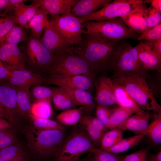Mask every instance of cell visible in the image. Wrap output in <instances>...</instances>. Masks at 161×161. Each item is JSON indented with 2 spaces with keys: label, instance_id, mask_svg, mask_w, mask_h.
I'll use <instances>...</instances> for the list:
<instances>
[{
  "label": "cell",
  "instance_id": "cell-18",
  "mask_svg": "<svg viewBox=\"0 0 161 161\" xmlns=\"http://www.w3.org/2000/svg\"><path fill=\"white\" fill-rule=\"evenodd\" d=\"M147 8L143 1L130 13L121 17L129 29L138 35L143 33L148 28L144 16Z\"/></svg>",
  "mask_w": 161,
  "mask_h": 161
},
{
  "label": "cell",
  "instance_id": "cell-37",
  "mask_svg": "<svg viewBox=\"0 0 161 161\" xmlns=\"http://www.w3.org/2000/svg\"><path fill=\"white\" fill-rule=\"evenodd\" d=\"M24 154L20 145L16 143L0 150V157L4 161H10Z\"/></svg>",
  "mask_w": 161,
  "mask_h": 161
},
{
  "label": "cell",
  "instance_id": "cell-49",
  "mask_svg": "<svg viewBox=\"0 0 161 161\" xmlns=\"http://www.w3.org/2000/svg\"><path fill=\"white\" fill-rule=\"evenodd\" d=\"M13 125L7 120L0 117V131L12 129Z\"/></svg>",
  "mask_w": 161,
  "mask_h": 161
},
{
  "label": "cell",
  "instance_id": "cell-14",
  "mask_svg": "<svg viewBox=\"0 0 161 161\" xmlns=\"http://www.w3.org/2000/svg\"><path fill=\"white\" fill-rule=\"evenodd\" d=\"M0 59L10 71L26 69L24 55L17 45H0Z\"/></svg>",
  "mask_w": 161,
  "mask_h": 161
},
{
  "label": "cell",
  "instance_id": "cell-48",
  "mask_svg": "<svg viewBox=\"0 0 161 161\" xmlns=\"http://www.w3.org/2000/svg\"><path fill=\"white\" fill-rule=\"evenodd\" d=\"M10 73L4 64L0 59V81H6Z\"/></svg>",
  "mask_w": 161,
  "mask_h": 161
},
{
  "label": "cell",
  "instance_id": "cell-36",
  "mask_svg": "<svg viewBox=\"0 0 161 161\" xmlns=\"http://www.w3.org/2000/svg\"><path fill=\"white\" fill-rule=\"evenodd\" d=\"M89 152L91 154L94 161H121L123 157L118 154L96 147L91 149Z\"/></svg>",
  "mask_w": 161,
  "mask_h": 161
},
{
  "label": "cell",
  "instance_id": "cell-20",
  "mask_svg": "<svg viewBox=\"0 0 161 161\" xmlns=\"http://www.w3.org/2000/svg\"><path fill=\"white\" fill-rule=\"evenodd\" d=\"M40 8L48 15L54 17L71 13L77 0H37Z\"/></svg>",
  "mask_w": 161,
  "mask_h": 161
},
{
  "label": "cell",
  "instance_id": "cell-25",
  "mask_svg": "<svg viewBox=\"0 0 161 161\" xmlns=\"http://www.w3.org/2000/svg\"><path fill=\"white\" fill-rule=\"evenodd\" d=\"M52 89L51 100L57 110L64 111L78 106L70 95L63 88L59 87Z\"/></svg>",
  "mask_w": 161,
  "mask_h": 161
},
{
  "label": "cell",
  "instance_id": "cell-5",
  "mask_svg": "<svg viewBox=\"0 0 161 161\" xmlns=\"http://www.w3.org/2000/svg\"><path fill=\"white\" fill-rule=\"evenodd\" d=\"M74 126L55 155V161H74L95 147L84 129L78 124Z\"/></svg>",
  "mask_w": 161,
  "mask_h": 161
},
{
  "label": "cell",
  "instance_id": "cell-16",
  "mask_svg": "<svg viewBox=\"0 0 161 161\" xmlns=\"http://www.w3.org/2000/svg\"><path fill=\"white\" fill-rule=\"evenodd\" d=\"M78 124L86 131L95 147L99 148L102 137L108 129L96 117L83 116Z\"/></svg>",
  "mask_w": 161,
  "mask_h": 161
},
{
  "label": "cell",
  "instance_id": "cell-58",
  "mask_svg": "<svg viewBox=\"0 0 161 161\" xmlns=\"http://www.w3.org/2000/svg\"><path fill=\"white\" fill-rule=\"evenodd\" d=\"M0 161H4L1 157H0Z\"/></svg>",
  "mask_w": 161,
  "mask_h": 161
},
{
  "label": "cell",
  "instance_id": "cell-40",
  "mask_svg": "<svg viewBox=\"0 0 161 161\" xmlns=\"http://www.w3.org/2000/svg\"><path fill=\"white\" fill-rule=\"evenodd\" d=\"M144 16L147 28L154 27L161 23V13L151 6L145 9Z\"/></svg>",
  "mask_w": 161,
  "mask_h": 161
},
{
  "label": "cell",
  "instance_id": "cell-35",
  "mask_svg": "<svg viewBox=\"0 0 161 161\" xmlns=\"http://www.w3.org/2000/svg\"><path fill=\"white\" fill-rule=\"evenodd\" d=\"M30 116L31 119L33 126L39 129H66V127L60 124L57 121L50 119L49 118H39L35 117L31 114Z\"/></svg>",
  "mask_w": 161,
  "mask_h": 161
},
{
  "label": "cell",
  "instance_id": "cell-34",
  "mask_svg": "<svg viewBox=\"0 0 161 161\" xmlns=\"http://www.w3.org/2000/svg\"><path fill=\"white\" fill-rule=\"evenodd\" d=\"M123 131L117 129H110L103 135L99 148L105 150L114 145L123 139Z\"/></svg>",
  "mask_w": 161,
  "mask_h": 161
},
{
  "label": "cell",
  "instance_id": "cell-43",
  "mask_svg": "<svg viewBox=\"0 0 161 161\" xmlns=\"http://www.w3.org/2000/svg\"><path fill=\"white\" fill-rule=\"evenodd\" d=\"M112 108L101 105H96V117L101 121L107 128Z\"/></svg>",
  "mask_w": 161,
  "mask_h": 161
},
{
  "label": "cell",
  "instance_id": "cell-11",
  "mask_svg": "<svg viewBox=\"0 0 161 161\" xmlns=\"http://www.w3.org/2000/svg\"><path fill=\"white\" fill-rule=\"evenodd\" d=\"M39 40L54 55L67 52L72 46L49 20Z\"/></svg>",
  "mask_w": 161,
  "mask_h": 161
},
{
  "label": "cell",
  "instance_id": "cell-15",
  "mask_svg": "<svg viewBox=\"0 0 161 161\" xmlns=\"http://www.w3.org/2000/svg\"><path fill=\"white\" fill-rule=\"evenodd\" d=\"M16 87L5 81H0V105L7 112L10 123L16 124L15 116L18 113Z\"/></svg>",
  "mask_w": 161,
  "mask_h": 161
},
{
  "label": "cell",
  "instance_id": "cell-2",
  "mask_svg": "<svg viewBox=\"0 0 161 161\" xmlns=\"http://www.w3.org/2000/svg\"><path fill=\"white\" fill-rule=\"evenodd\" d=\"M145 71L114 74L111 79L125 89L141 109L161 114V106L147 84Z\"/></svg>",
  "mask_w": 161,
  "mask_h": 161
},
{
  "label": "cell",
  "instance_id": "cell-7",
  "mask_svg": "<svg viewBox=\"0 0 161 161\" xmlns=\"http://www.w3.org/2000/svg\"><path fill=\"white\" fill-rule=\"evenodd\" d=\"M22 52L26 64L34 69L50 73L52 66L54 55L29 31L26 40L18 47Z\"/></svg>",
  "mask_w": 161,
  "mask_h": 161
},
{
  "label": "cell",
  "instance_id": "cell-22",
  "mask_svg": "<svg viewBox=\"0 0 161 161\" xmlns=\"http://www.w3.org/2000/svg\"><path fill=\"white\" fill-rule=\"evenodd\" d=\"M151 117L149 111H144L141 114L130 116L116 128L140 134L147 128Z\"/></svg>",
  "mask_w": 161,
  "mask_h": 161
},
{
  "label": "cell",
  "instance_id": "cell-55",
  "mask_svg": "<svg viewBox=\"0 0 161 161\" xmlns=\"http://www.w3.org/2000/svg\"><path fill=\"white\" fill-rule=\"evenodd\" d=\"M10 161H26L24 154Z\"/></svg>",
  "mask_w": 161,
  "mask_h": 161
},
{
  "label": "cell",
  "instance_id": "cell-23",
  "mask_svg": "<svg viewBox=\"0 0 161 161\" xmlns=\"http://www.w3.org/2000/svg\"><path fill=\"white\" fill-rule=\"evenodd\" d=\"M66 91L71 96L78 105L81 106L84 109L85 115H89L95 108L96 105L90 93L86 90L66 86L61 87Z\"/></svg>",
  "mask_w": 161,
  "mask_h": 161
},
{
  "label": "cell",
  "instance_id": "cell-38",
  "mask_svg": "<svg viewBox=\"0 0 161 161\" xmlns=\"http://www.w3.org/2000/svg\"><path fill=\"white\" fill-rule=\"evenodd\" d=\"M30 92L31 97L32 96L35 101H51L53 90L52 89L39 85L32 86Z\"/></svg>",
  "mask_w": 161,
  "mask_h": 161
},
{
  "label": "cell",
  "instance_id": "cell-47",
  "mask_svg": "<svg viewBox=\"0 0 161 161\" xmlns=\"http://www.w3.org/2000/svg\"><path fill=\"white\" fill-rule=\"evenodd\" d=\"M27 0H9V1L3 13L0 14L4 16L13 11L18 5L22 3L27 1Z\"/></svg>",
  "mask_w": 161,
  "mask_h": 161
},
{
  "label": "cell",
  "instance_id": "cell-31",
  "mask_svg": "<svg viewBox=\"0 0 161 161\" xmlns=\"http://www.w3.org/2000/svg\"><path fill=\"white\" fill-rule=\"evenodd\" d=\"M134 113L130 110L120 106L113 108L107 127V129H112L116 128Z\"/></svg>",
  "mask_w": 161,
  "mask_h": 161
},
{
  "label": "cell",
  "instance_id": "cell-28",
  "mask_svg": "<svg viewBox=\"0 0 161 161\" xmlns=\"http://www.w3.org/2000/svg\"><path fill=\"white\" fill-rule=\"evenodd\" d=\"M84 112L82 107L64 110L56 116L57 121L63 126H75L78 124Z\"/></svg>",
  "mask_w": 161,
  "mask_h": 161
},
{
  "label": "cell",
  "instance_id": "cell-50",
  "mask_svg": "<svg viewBox=\"0 0 161 161\" xmlns=\"http://www.w3.org/2000/svg\"><path fill=\"white\" fill-rule=\"evenodd\" d=\"M144 3L150 4V6L161 13V0H143Z\"/></svg>",
  "mask_w": 161,
  "mask_h": 161
},
{
  "label": "cell",
  "instance_id": "cell-6",
  "mask_svg": "<svg viewBox=\"0 0 161 161\" xmlns=\"http://www.w3.org/2000/svg\"><path fill=\"white\" fill-rule=\"evenodd\" d=\"M109 69L114 74L146 71L140 61L136 46L133 47L129 42H117L114 49Z\"/></svg>",
  "mask_w": 161,
  "mask_h": 161
},
{
  "label": "cell",
  "instance_id": "cell-30",
  "mask_svg": "<svg viewBox=\"0 0 161 161\" xmlns=\"http://www.w3.org/2000/svg\"><path fill=\"white\" fill-rule=\"evenodd\" d=\"M145 136L144 134H140L127 138H123L114 145L103 150L116 154L125 152L137 145Z\"/></svg>",
  "mask_w": 161,
  "mask_h": 161
},
{
  "label": "cell",
  "instance_id": "cell-33",
  "mask_svg": "<svg viewBox=\"0 0 161 161\" xmlns=\"http://www.w3.org/2000/svg\"><path fill=\"white\" fill-rule=\"evenodd\" d=\"M51 101H35L32 104L30 114L38 117L49 118L53 114Z\"/></svg>",
  "mask_w": 161,
  "mask_h": 161
},
{
  "label": "cell",
  "instance_id": "cell-32",
  "mask_svg": "<svg viewBox=\"0 0 161 161\" xmlns=\"http://www.w3.org/2000/svg\"><path fill=\"white\" fill-rule=\"evenodd\" d=\"M140 134L147 136L149 140L155 144H161V114H157L153 122Z\"/></svg>",
  "mask_w": 161,
  "mask_h": 161
},
{
  "label": "cell",
  "instance_id": "cell-9",
  "mask_svg": "<svg viewBox=\"0 0 161 161\" xmlns=\"http://www.w3.org/2000/svg\"><path fill=\"white\" fill-rule=\"evenodd\" d=\"M143 2V0H114L98 11L86 16L78 18L83 23L122 17Z\"/></svg>",
  "mask_w": 161,
  "mask_h": 161
},
{
  "label": "cell",
  "instance_id": "cell-3",
  "mask_svg": "<svg viewBox=\"0 0 161 161\" xmlns=\"http://www.w3.org/2000/svg\"><path fill=\"white\" fill-rule=\"evenodd\" d=\"M25 134L32 152L44 157L55 155L67 136L66 130L41 129L34 126L28 129Z\"/></svg>",
  "mask_w": 161,
  "mask_h": 161
},
{
  "label": "cell",
  "instance_id": "cell-52",
  "mask_svg": "<svg viewBox=\"0 0 161 161\" xmlns=\"http://www.w3.org/2000/svg\"><path fill=\"white\" fill-rule=\"evenodd\" d=\"M8 1L9 0H0V14L3 12Z\"/></svg>",
  "mask_w": 161,
  "mask_h": 161
},
{
  "label": "cell",
  "instance_id": "cell-29",
  "mask_svg": "<svg viewBox=\"0 0 161 161\" xmlns=\"http://www.w3.org/2000/svg\"><path fill=\"white\" fill-rule=\"evenodd\" d=\"M47 15L40 7L28 24L29 29L32 34L39 39L47 26L48 19Z\"/></svg>",
  "mask_w": 161,
  "mask_h": 161
},
{
  "label": "cell",
  "instance_id": "cell-8",
  "mask_svg": "<svg viewBox=\"0 0 161 161\" xmlns=\"http://www.w3.org/2000/svg\"><path fill=\"white\" fill-rule=\"evenodd\" d=\"M54 56L50 75H82L95 80L96 75L87 63L74 52L71 48L69 51L55 55Z\"/></svg>",
  "mask_w": 161,
  "mask_h": 161
},
{
  "label": "cell",
  "instance_id": "cell-51",
  "mask_svg": "<svg viewBox=\"0 0 161 161\" xmlns=\"http://www.w3.org/2000/svg\"><path fill=\"white\" fill-rule=\"evenodd\" d=\"M0 117L7 120L10 123V118L7 112L0 105Z\"/></svg>",
  "mask_w": 161,
  "mask_h": 161
},
{
  "label": "cell",
  "instance_id": "cell-45",
  "mask_svg": "<svg viewBox=\"0 0 161 161\" xmlns=\"http://www.w3.org/2000/svg\"><path fill=\"white\" fill-rule=\"evenodd\" d=\"M40 4L37 0L32 1V3L29 5H25V11L27 22L28 23L35 15Z\"/></svg>",
  "mask_w": 161,
  "mask_h": 161
},
{
  "label": "cell",
  "instance_id": "cell-26",
  "mask_svg": "<svg viewBox=\"0 0 161 161\" xmlns=\"http://www.w3.org/2000/svg\"><path fill=\"white\" fill-rule=\"evenodd\" d=\"M17 89V106L18 113L23 116H30L32 104L30 91V87H16Z\"/></svg>",
  "mask_w": 161,
  "mask_h": 161
},
{
  "label": "cell",
  "instance_id": "cell-39",
  "mask_svg": "<svg viewBox=\"0 0 161 161\" xmlns=\"http://www.w3.org/2000/svg\"><path fill=\"white\" fill-rule=\"evenodd\" d=\"M17 25L13 13L11 12L4 16L0 14V38L5 35Z\"/></svg>",
  "mask_w": 161,
  "mask_h": 161
},
{
  "label": "cell",
  "instance_id": "cell-10",
  "mask_svg": "<svg viewBox=\"0 0 161 161\" xmlns=\"http://www.w3.org/2000/svg\"><path fill=\"white\" fill-rule=\"evenodd\" d=\"M48 20L71 45L77 44L81 41L84 29L78 17L70 13L50 16Z\"/></svg>",
  "mask_w": 161,
  "mask_h": 161
},
{
  "label": "cell",
  "instance_id": "cell-53",
  "mask_svg": "<svg viewBox=\"0 0 161 161\" xmlns=\"http://www.w3.org/2000/svg\"><path fill=\"white\" fill-rule=\"evenodd\" d=\"M13 132L12 129L0 131V140Z\"/></svg>",
  "mask_w": 161,
  "mask_h": 161
},
{
  "label": "cell",
  "instance_id": "cell-4",
  "mask_svg": "<svg viewBox=\"0 0 161 161\" xmlns=\"http://www.w3.org/2000/svg\"><path fill=\"white\" fill-rule=\"evenodd\" d=\"M82 24L86 29L83 33L113 42L117 43L127 39H136L139 35L131 31L121 17L85 22Z\"/></svg>",
  "mask_w": 161,
  "mask_h": 161
},
{
  "label": "cell",
  "instance_id": "cell-13",
  "mask_svg": "<svg viewBox=\"0 0 161 161\" xmlns=\"http://www.w3.org/2000/svg\"><path fill=\"white\" fill-rule=\"evenodd\" d=\"M94 83L96 91L94 99L96 105L111 108L118 106L114 92L111 78L102 75L94 81Z\"/></svg>",
  "mask_w": 161,
  "mask_h": 161
},
{
  "label": "cell",
  "instance_id": "cell-17",
  "mask_svg": "<svg viewBox=\"0 0 161 161\" xmlns=\"http://www.w3.org/2000/svg\"><path fill=\"white\" fill-rule=\"evenodd\" d=\"M6 82L15 87L28 86L31 87L45 83L46 78L39 74L26 69L16 70L10 72Z\"/></svg>",
  "mask_w": 161,
  "mask_h": 161
},
{
  "label": "cell",
  "instance_id": "cell-57",
  "mask_svg": "<svg viewBox=\"0 0 161 161\" xmlns=\"http://www.w3.org/2000/svg\"><path fill=\"white\" fill-rule=\"evenodd\" d=\"M148 161H158L155 155H153L148 158Z\"/></svg>",
  "mask_w": 161,
  "mask_h": 161
},
{
  "label": "cell",
  "instance_id": "cell-27",
  "mask_svg": "<svg viewBox=\"0 0 161 161\" xmlns=\"http://www.w3.org/2000/svg\"><path fill=\"white\" fill-rule=\"evenodd\" d=\"M29 30L17 25L14 26L3 36L0 38V45L11 44L17 45L25 41Z\"/></svg>",
  "mask_w": 161,
  "mask_h": 161
},
{
  "label": "cell",
  "instance_id": "cell-46",
  "mask_svg": "<svg viewBox=\"0 0 161 161\" xmlns=\"http://www.w3.org/2000/svg\"><path fill=\"white\" fill-rule=\"evenodd\" d=\"M143 41L152 51L161 57V38L152 41Z\"/></svg>",
  "mask_w": 161,
  "mask_h": 161
},
{
  "label": "cell",
  "instance_id": "cell-41",
  "mask_svg": "<svg viewBox=\"0 0 161 161\" xmlns=\"http://www.w3.org/2000/svg\"><path fill=\"white\" fill-rule=\"evenodd\" d=\"M161 38V23L154 27L147 28L139 35L136 40L140 41H152Z\"/></svg>",
  "mask_w": 161,
  "mask_h": 161
},
{
  "label": "cell",
  "instance_id": "cell-56",
  "mask_svg": "<svg viewBox=\"0 0 161 161\" xmlns=\"http://www.w3.org/2000/svg\"><path fill=\"white\" fill-rule=\"evenodd\" d=\"M155 157L158 161H161V151L158 152L155 155Z\"/></svg>",
  "mask_w": 161,
  "mask_h": 161
},
{
  "label": "cell",
  "instance_id": "cell-54",
  "mask_svg": "<svg viewBox=\"0 0 161 161\" xmlns=\"http://www.w3.org/2000/svg\"><path fill=\"white\" fill-rule=\"evenodd\" d=\"M74 161H94L91 154L90 153L88 156L83 158Z\"/></svg>",
  "mask_w": 161,
  "mask_h": 161
},
{
  "label": "cell",
  "instance_id": "cell-21",
  "mask_svg": "<svg viewBox=\"0 0 161 161\" xmlns=\"http://www.w3.org/2000/svg\"><path fill=\"white\" fill-rule=\"evenodd\" d=\"M112 0H77L72 6L71 13L80 18L98 11L110 3Z\"/></svg>",
  "mask_w": 161,
  "mask_h": 161
},
{
  "label": "cell",
  "instance_id": "cell-1",
  "mask_svg": "<svg viewBox=\"0 0 161 161\" xmlns=\"http://www.w3.org/2000/svg\"><path fill=\"white\" fill-rule=\"evenodd\" d=\"M117 43L83 33L80 42L72 45L71 48L86 61L96 75L98 73L109 69Z\"/></svg>",
  "mask_w": 161,
  "mask_h": 161
},
{
  "label": "cell",
  "instance_id": "cell-19",
  "mask_svg": "<svg viewBox=\"0 0 161 161\" xmlns=\"http://www.w3.org/2000/svg\"><path fill=\"white\" fill-rule=\"evenodd\" d=\"M138 56L143 69L160 72L161 70V57L152 51L142 41L136 46Z\"/></svg>",
  "mask_w": 161,
  "mask_h": 161
},
{
  "label": "cell",
  "instance_id": "cell-24",
  "mask_svg": "<svg viewBox=\"0 0 161 161\" xmlns=\"http://www.w3.org/2000/svg\"><path fill=\"white\" fill-rule=\"evenodd\" d=\"M112 82L114 92L117 106L130 110L135 114H142L144 111L140 108L125 89L112 80Z\"/></svg>",
  "mask_w": 161,
  "mask_h": 161
},
{
  "label": "cell",
  "instance_id": "cell-42",
  "mask_svg": "<svg viewBox=\"0 0 161 161\" xmlns=\"http://www.w3.org/2000/svg\"><path fill=\"white\" fill-rule=\"evenodd\" d=\"M25 5L24 3L18 5L14 10L13 14L17 24L28 30V23L25 11Z\"/></svg>",
  "mask_w": 161,
  "mask_h": 161
},
{
  "label": "cell",
  "instance_id": "cell-44",
  "mask_svg": "<svg viewBox=\"0 0 161 161\" xmlns=\"http://www.w3.org/2000/svg\"><path fill=\"white\" fill-rule=\"evenodd\" d=\"M149 147L139 150L123 157L121 161H148L147 156Z\"/></svg>",
  "mask_w": 161,
  "mask_h": 161
},
{
  "label": "cell",
  "instance_id": "cell-12",
  "mask_svg": "<svg viewBox=\"0 0 161 161\" xmlns=\"http://www.w3.org/2000/svg\"><path fill=\"white\" fill-rule=\"evenodd\" d=\"M47 85H55L60 87L66 86L82 89L90 92L94 80L84 75H65L52 74L45 83Z\"/></svg>",
  "mask_w": 161,
  "mask_h": 161
}]
</instances>
